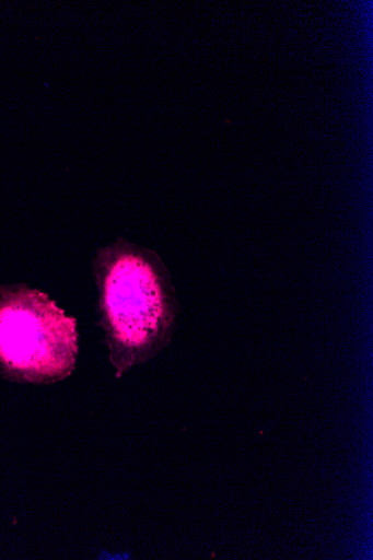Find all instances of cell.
Instances as JSON below:
<instances>
[{
  "instance_id": "6da1fadb",
  "label": "cell",
  "mask_w": 373,
  "mask_h": 560,
  "mask_svg": "<svg viewBox=\"0 0 373 560\" xmlns=\"http://www.w3.org/2000/svg\"><path fill=\"white\" fill-rule=\"evenodd\" d=\"M94 275L105 342L120 378L170 346L179 302L158 254L124 238L97 252Z\"/></svg>"
},
{
  "instance_id": "7a4b0ae2",
  "label": "cell",
  "mask_w": 373,
  "mask_h": 560,
  "mask_svg": "<svg viewBox=\"0 0 373 560\" xmlns=\"http://www.w3.org/2000/svg\"><path fill=\"white\" fill-rule=\"evenodd\" d=\"M79 352L77 320L46 294L24 285L0 289V373L20 383L69 377Z\"/></svg>"
}]
</instances>
